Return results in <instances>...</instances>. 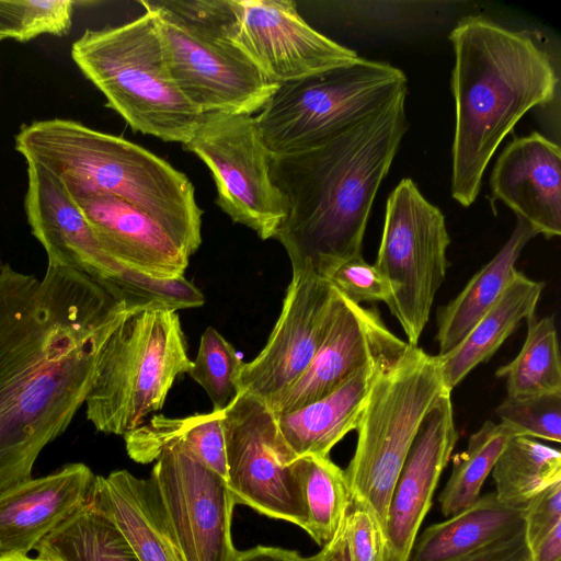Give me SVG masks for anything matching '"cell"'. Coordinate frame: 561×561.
<instances>
[{"mask_svg": "<svg viewBox=\"0 0 561 561\" xmlns=\"http://www.w3.org/2000/svg\"><path fill=\"white\" fill-rule=\"evenodd\" d=\"M449 243L440 209L423 196L411 179L401 180L387 201L374 265L392 287L387 306L411 345H417L445 280Z\"/></svg>", "mask_w": 561, "mask_h": 561, "instance_id": "10", "label": "cell"}, {"mask_svg": "<svg viewBox=\"0 0 561 561\" xmlns=\"http://www.w3.org/2000/svg\"><path fill=\"white\" fill-rule=\"evenodd\" d=\"M184 561H233L234 500L227 481L179 446L157 458L149 477Z\"/></svg>", "mask_w": 561, "mask_h": 561, "instance_id": "14", "label": "cell"}, {"mask_svg": "<svg viewBox=\"0 0 561 561\" xmlns=\"http://www.w3.org/2000/svg\"><path fill=\"white\" fill-rule=\"evenodd\" d=\"M344 527L350 561L383 560V533L370 511L350 506Z\"/></svg>", "mask_w": 561, "mask_h": 561, "instance_id": "38", "label": "cell"}, {"mask_svg": "<svg viewBox=\"0 0 561 561\" xmlns=\"http://www.w3.org/2000/svg\"><path fill=\"white\" fill-rule=\"evenodd\" d=\"M491 472L497 500L524 511L534 497L561 481V454L535 438L514 436Z\"/></svg>", "mask_w": 561, "mask_h": 561, "instance_id": "29", "label": "cell"}, {"mask_svg": "<svg viewBox=\"0 0 561 561\" xmlns=\"http://www.w3.org/2000/svg\"><path fill=\"white\" fill-rule=\"evenodd\" d=\"M345 522L336 536L321 550L307 558H301L300 561H350L345 539Z\"/></svg>", "mask_w": 561, "mask_h": 561, "instance_id": "43", "label": "cell"}, {"mask_svg": "<svg viewBox=\"0 0 561 561\" xmlns=\"http://www.w3.org/2000/svg\"><path fill=\"white\" fill-rule=\"evenodd\" d=\"M224 431L226 481L234 503L302 528L305 513L294 460L266 403L239 391L224 410Z\"/></svg>", "mask_w": 561, "mask_h": 561, "instance_id": "12", "label": "cell"}, {"mask_svg": "<svg viewBox=\"0 0 561 561\" xmlns=\"http://www.w3.org/2000/svg\"><path fill=\"white\" fill-rule=\"evenodd\" d=\"M545 284L516 271L495 304L450 352L437 355L445 386L451 391L478 365L489 360L522 321L535 314Z\"/></svg>", "mask_w": 561, "mask_h": 561, "instance_id": "25", "label": "cell"}, {"mask_svg": "<svg viewBox=\"0 0 561 561\" xmlns=\"http://www.w3.org/2000/svg\"><path fill=\"white\" fill-rule=\"evenodd\" d=\"M446 392L437 355L407 343L379 366L356 427V446L344 474L350 506H363L382 533L390 495L417 430Z\"/></svg>", "mask_w": 561, "mask_h": 561, "instance_id": "6", "label": "cell"}, {"mask_svg": "<svg viewBox=\"0 0 561 561\" xmlns=\"http://www.w3.org/2000/svg\"><path fill=\"white\" fill-rule=\"evenodd\" d=\"M528 548L524 530L496 540L455 561H527Z\"/></svg>", "mask_w": 561, "mask_h": 561, "instance_id": "40", "label": "cell"}, {"mask_svg": "<svg viewBox=\"0 0 561 561\" xmlns=\"http://www.w3.org/2000/svg\"><path fill=\"white\" fill-rule=\"evenodd\" d=\"M133 310L75 270L47 263L38 277L0 260V492L68 428Z\"/></svg>", "mask_w": 561, "mask_h": 561, "instance_id": "1", "label": "cell"}, {"mask_svg": "<svg viewBox=\"0 0 561 561\" xmlns=\"http://www.w3.org/2000/svg\"><path fill=\"white\" fill-rule=\"evenodd\" d=\"M301 556L289 549L268 546H256L238 551L233 561H300Z\"/></svg>", "mask_w": 561, "mask_h": 561, "instance_id": "41", "label": "cell"}, {"mask_svg": "<svg viewBox=\"0 0 561 561\" xmlns=\"http://www.w3.org/2000/svg\"><path fill=\"white\" fill-rule=\"evenodd\" d=\"M374 308H365L339 294L325 337L307 369L266 405L274 415L317 401L363 367L402 348Z\"/></svg>", "mask_w": 561, "mask_h": 561, "instance_id": "16", "label": "cell"}, {"mask_svg": "<svg viewBox=\"0 0 561 561\" xmlns=\"http://www.w3.org/2000/svg\"><path fill=\"white\" fill-rule=\"evenodd\" d=\"M294 468L305 513L302 529L323 547L341 530L350 511L344 469L329 456L300 457Z\"/></svg>", "mask_w": 561, "mask_h": 561, "instance_id": "30", "label": "cell"}, {"mask_svg": "<svg viewBox=\"0 0 561 561\" xmlns=\"http://www.w3.org/2000/svg\"><path fill=\"white\" fill-rule=\"evenodd\" d=\"M523 530L524 511L504 505L495 492L486 493L419 534L408 561H455Z\"/></svg>", "mask_w": 561, "mask_h": 561, "instance_id": "24", "label": "cell"}, {"mask_svg": "<svg viewBox=\"0 0 561 561\" xmlns=\"http://www.w3.org/2000/svg\"><path fill=\"white\" fill-rule=\"evenodd\" d=\"M35 550L37 558L47 561H139L115 524L92 497Z\"/></svg>", "mask_w": 561, "mask_h": 561, "instance_id": "28", "label": "cell"}, {"mask_svg": "<svg viewBox=\"0 0 561 561\" xmlns=\"http://www.w3.org/2000/svg\"><path fill=\"white\" fill-rule=\"evenodd\" d=\"M495 198L547 239L561 234V151L539 133L515 138L490 178Z\"/></svg>", "mask_w": 561, "mask_h": 561, "instance_id": "21", "label": "cell"}, {"mask_svg": "<svg viewBox=\"0 0 561 561\" xmlns=\"http://www.w3.org/2000/svg\"><path fill=\"white\" fill-rule=\"evenodd\" d=\"M72 0H0V27L20 43L44 34L65 36L72 27Z\"/></svg>", "mask_w": 561, "mask_h": 561, "instance_id": "35", "label": "cell"}, {"mask_svg": "<svg viewBox=\"0 0 561 561\" xmlns=\"http://www.w3.org/2000/svg\"><path fill=\"white\" fill-rule=\"evenodd\" d=\"M404 346L363 367L325 397L274 415L278 436L294 461L306 456H329L341 439L356 430L380 364Z\"/></svg>", "mask_w": 561, "mask_h": 561, "instance_id": "23", "label": "cell"}, {"mask_svg": "<svg viewBox=\"0 0 561 561\" xmlns=\"http://www.w3.org/2000/svg\"><path fill=\"white\" fill-rule=\"evenodd\" d=\"M92 500L108 515L139 561H184L150 478L127 470L96 476Z\"/></svg>", "mask_w": 561, "mask_h": 561, "instance_id": "22", "label": "cell"}, {"mask_svg": "<svg viewBox=\"0 0 561 561\" xmlns=\"http://www.w3.org/2000/svg\"><path fill=\"white\" fill-rule=\"evenodd\" d=\"M339 299L331 284L309 267H291L279 317L262 351L243 363L239 391L265 403L290 386L322 344Z\"/></svg>", "mask_w": 561, "mask_h": 561, "instance_id": "15", "label": "cell"}, {"mask_svg": "<svg viewBox=\"0 0 561 561\" xmlns=\"http://www.w3.org/2000/svg\"><path fill=\"white\" fill-rule=\"evenodd\" d=\"M82 75L105 96L106 106L136 133L185 144L202 113L174 82L153 12L99 30H85L71 46Z\"/></svg>", "mask_w": 561, "mask_h": 561, "instance_id": "5", "label": "cell"}, {"mask_svg": "<svg viewBox=\"0 0 561 561\" xmlns=\"http://www.w3.org/2000/svg\"><path fill=\"white\" fill-rule=\"evenodd\" d=\"M232 41L280 85L350 65L359 56L310 26L290 0H229Z\"/></svg>", "mask_w": 561, "mask_h": 561, "instance_id": "13", "label": "cell"}, {"mask_svg": "<svg viewBox=\"0 0 561 561\" xmlns=\"http://www.w3.org/2000/svg\"><path fill=\"white\" fill-rule=\"evenodd\" d=\"M104 287L129 309H181L201 307L205 302L202 291L185 276L156 278L135 271H123Z\"/></svg>", "mask_w": 561, "mask_h": 561, "instance_id": "34", "label": "cell"}, {"mask_svg": "<svg viewBox=\"0 0 561 561\" xmlns=\"http://www.w3.org/2000/svg\"><path fill=\"white\" fill-rule=\"evenodd\" d=\"M26 164L69 191L115 196L160 224L191 255L202 243L203 210L190 179L123 137L66 118L34 121L14 137Z\"/></svg>", "mask_w": 561, "mask_h": 561, "instance_id": "4", "label": "cell"}, {"mask_svg": "<svg viewBox=\"0 0 561 561\" xmlns=\"http://www.w3.org/2000/svg\"><path fill=\"white\" fill-rule=\"evenodd\" d=\"M458 432L450 392L424 416L392 489L383 528V560L408 561Z\"/></svg>", "mask_w": 561, "mask_h": 561, "instance_id": "17", "label": "cell"}, {"mask_svg": "<svg viewBox=\"0 0 561 561\" xmlns=\"http://www.w3.org/2000/svg\"><path fill=\"white\" fill-rule=\"evenodd\" d=\"M96 476L73 462L0 492V556H27L91 499Z\"/></svg>", "mask_w": 561, "mask_h": 561, "instance_id": "19", "label": "cell"}, {"mask_svg": "<svg viewBox=\"0 0 561 561\" xmlns=\"http://www.w3.org/2000/svg\"><path fill=\"white\" fill-rule=\"evenodd\" d=\"M123 437L134 461H156L167 448L179 446L227 480L224 411L185 417L154 415Z\"/></svg>", "mask_w": 561, "mask_h": 561, "instance_id": "27", "label": "cell"}, {"mask_svg": "<svg viewBox=\"0 0 561 561\" xmlns=\"http://www.w3.org/2000/svg\"><path fill=\"white\" fill-rule=\"evenodd\" d=\"M139 3L154 13L172 78L199 113L252 115L277 90L232 41L229 0Z\"/></svg>", "mask_w": 561, "mask_h": 561, "instance_id": "7", "label": "cell"}, {"mask_svg": "<svg viewBox=\"0 0 561 561\" xmlns=\"http://www.w3.org/2000/svg\"><path fill=\"white\" fill-rule=\"evenodd\" d=\"M403 95L328 141L272 156L286 218L277 239L291 267L320 276L362 255L370 210L408 129Z\"/></svg>", "mask_w": 561, "mask_h": 561, "instance_id": "2", "label": "cell"}, {"mask_svg": "<svg viewBox=\"0 0 561 561\" xmlns=\"http://www.w3.org/2000/svg\"><path fill=\"white\" fill-rule=\"evenodd\" d=\"M67 193L102 249L122 267L156 278L184 276L192 255L150 216L108 194Z\"/></svg>", "mask_w": 561, "mask_h": 561, "instance_id": "18", "label": "cell"}, {"mask_svg": "<svg viewBox=\"0 0 561 561\" xmlns=\"http://www.w3.org/2000/svg\"><path fill=\"white\" fill-rule=\"evenodd\" d=\"M507 397L525 398L561 392V358L553 317L527 319V334L519 353L500 367Z\"/></svg>", "mask_w": 561, "mask_h": 561, "instance_id": "31", "label": "cell"}, {"mask_svg": "<svg viewBox=\"0 0 561 561\" xmlns=\"http://www.w3.org/2000/svg\"><path fill=\"white\" fill-rule=\"evenodd\" d=\"M537 236L522 218L500 251L483 265L463 289L437 313L438 355L455 348L495 304L511 283L526 244Z\"/></svg>", "mask_w": 561, "mask_h": 561, "instance_id": "26", "label": "cell"}, {"mask_svg": "<svg viewBox=\"0 0 561 561\" xmlns=\"http://www.w3.org/2000/svg\"><path fill=\"white\" fill-rule=\"evenodd\" d=\"M513 428L492 421L470 435L467 448L454 459L450 477L438 501L444 516L449 517L472 505L499 456L514 437Z\"/></svg>", "mask_w": 561, "mask_h": 561, "instance_id": "32", "label": "cell"}, {"mask_svg": "<svg viewBox=\"0 0 561 561\" xmlns=\"http://www.w3.org/2000/svg\"><path fill=\"white\" fill-rule=\"evenodd\" d=\"M561 524V481L536 497L524 510V538L530 549Z\"/></svg>", "mask_w": 561, "mask_h": 561, "instance_id": "39", "label": "cell"}, {"mask_svg": "<svg viewBox=\"0 0 561 561\" xmlns=\"http://www.w3.org/2000/svg\"><path fill=\"white\" fill-rule=\"evenodd\" d=\"M527 561H561V524L528 549Z\"/></svg>", "mask_w": 561, "mask_h": 561, "instance_id": "42", "label": "cell"}, {"mask_svg": "<svg viewBox=\"0 0 561 561\" xmlns=\"http://www.w3.org/2000/svg\"><path fill=\"white\" fill-rule=\"evenodd\" d=\"M403 95L402 70L359 57L278 85L255 119L271 154H288L328 141Z\"/></svg>", "mask_w": 561, "mask_h": 561, "instance_id": "9", "label": "cell"}, {"mask_svg": "<svg viewBox=\"0 0 561 561\" xmlns=\"http://www.w3.org/2000/svg\"><path fill=\"white\" fill-rule=\"evenodd\" d=\"M26 165L24 210L32 234L46 252L47 263L80 272L104 287L124 267L102 249L61 182L36 165Z\"/></svg>", "mask_w": 561, "mask_h": 561, "instance_id": "20", "label": "cell"}, {"mask_svg": "<svg viewBox=\"0 0 561 561\" xmlns=\"http://www.w3.org/2000/svg\"><path fill=\"white\" fill-rule=\"evenodd\" d=\"M191 367L176 311H130L101 352L87 420L98 432L125 436L162 409L176 377Z\"/></svg>", "mask_w": 561, "mask_h": 561, "instance_id": "8", "label": "cell"}, {"mask_svg": "<svg viewBox=\"0 0 561 561\" xmlns=\"http://www.w3.org/2000/svg\"><path fill=\"white\" fill-rule=\"evenodd\" d=\"M324 278L341 296L355 304L382 301L387 305L392 297L389 280L362 255L335 266Z\"/></svg>", "mask_w": 561, "mask_h": 561, "instance_id": "37", "label": "cell"}, {"mask_svg": "<svg viewBox=\"0 0 561 561\" xmlns=\"http://www.w3.org/2000/svg\"><path fill=\"white\" fill-rule=\"evenodd\" d=\"M449 41L455 53L450 192L468 207L503 139L530 108L553 101L558 75L529 35L481 16L461 19Z\"/></svg>", "mask_w": 561, "mask_h": 561, "instance_id": "3", "label": "cell"}, {"mask_svg": "<svg viewBox=\"0 0 561 561\" xmlns=\"http://www.w3.org/2000/svg\"><path fill=\"white\" fill-rule=\"evenodd\" d=\"M495 412L519 436L561 442V392L506 397Z\"/></svg>", "mask_w": 561, "mask_h": 561, "instance_id": "36", "label": "cell"}, {"mask_svg": "<svg viewBox=\"0 0 561 561\" xmlns=\"http://www.w3.org/2000/svg\"><path fill=\"white\" fill-rule=\"evenodd\" d=\"M5 38H7V37H5L4 33L2 32V30H1V27H0V41H3V39H5Z\"/></svg>", "mask_w": 561, "mask_h": 561, "instance_id": "45", "label": "cell"}, {"mask_svg": "<svg viewBox=\"0 0 561 561\" xmlns=\"http://www.w3.org/2000/svg\"><path fill=\"white\" fill-rule=\"evenodd\" d=\"M182 147L207 165L217 190L215 202L233 222L252 229L262 240L275 238L286 206L272 181V154L255 116L205 113Z\"/></svg>", "mask_w": 561, "mask_h": 561, "instance_id": "11", "label": "cell"}, {"mask_svg": "<svg viewBox=\"0 0 561 561\" xmlns=\"http://www.w3.org/2000/svg\"><path fill=\"white\" fill-rule=\"evenodd\" d=\"M243 362L236 348L213 327L201 336L188 375L209 397L213 411H224L239 393Z\"/></svg>", "mask_w": 561, "mask_h": 561, "instance_id": "33", "label": "cell"}, {"mask_svg": "<svg viewBox=\"0 0 561 561\" xmlns=\"http://www.w3.org/2000/svg\"><path fill=\"white\" fill-rule=\"evenodd\" d=\"M0 561H47L41 558H31L28 556H0Z\"/></svg>", "mask_w": 561, "mask_h": 561, "instance_id": "44", "label": "cell"}]
</instances>
